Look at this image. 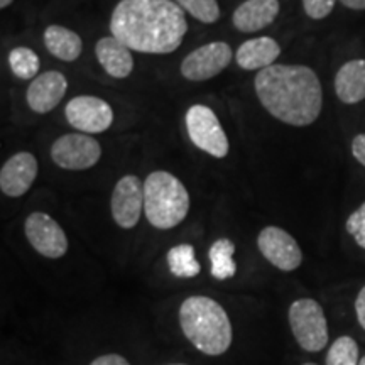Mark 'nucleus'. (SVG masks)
Segmentation results:
<instances>
[{"mask_svg": "<svg viewBox=\"0 0 365 365\" xmlns=\"http://www.w3.org/2000/svg\"><path fill=\"white\" fill-rule=\"evenodd\" d=\"M110 33L130 51L170 54L181 46L188 22L173 0H120L112 12Z\"/></svg>", "mask_w": 365, "mask_h": 365, "instance_id": "nucleus-1", "label": "nucleus"}, {"mask_svg": "<svg viewBox=\"0 0 365 365\" xmlns=\"http://www.w3.org/2000/svg\"><path fill=\"white\" fill-rule=\"evenodd\" d=\"M259 102L287 125L307 127L318 120L323 90L318 75L304 65H272L255 75Z\"/></svg>", "mask_w": 365, "mask_h": 365, "instance_id": "nucleus-2", "label": "nucleus"}, {"mask_svg": "<svg viewBox=\"0 0 365 365\" xmlns=\"http://www.w3.org/2000/svg\"><path fill=\"white\" fill-rule=\"evenodd\" d=\"M180 325L196 350L213 357L225 354L234 339L227 312L208 296H191L182 301Z\"/></svg>", "mask_w": 365, "mask_h": 365, "instance_id": "nucleus-3", "label": "nucleus"}, {"mask_svg": "<svg viewBox=\"0 0 365 365\" xmlns=\"http://www.w3.org/2000/svg\"><path fill=\"white\" fill-rule=\"evenodd\" d=\"M190 212V195L182 181L168 171H153L144 181V213L159 230L180 225Z\"/></svg>", "mask_w": 365, "mask_h": 365, "instance_id": "nucleus-4", "label": "nucleus"}, {"mask_svg": "<svg viewBox=\"0 0 365 365\" xmlns=\"http://www.w3.org/2000/svg\"><path fill=\"white\" fill-rule=\"evenodd\" d=\"M289 325L296 341L307 352H319L328 344V323L318 301L296 299L289 307Z\"/></svg>", "mask_w": 365, "mask_h": 365, "instance_id": "nucleus-5", "label": "nucleus"}, {"mask_svg": "<svg viewBox=\"0 0 365 365\" xmlns=\"http://www.w3.org/2000/svg\"><path fill=\"white\" fill-rule=\"evenodd\" d=\"M185 122L190 140L196 148L217 159L227 156L230 149L227 134L212 108L207 105H193L186 112Z\"/></svg>", "mask_w": 365, "mask_h": 365, "instance_id": "nucleus-6", "label": "nucleus"}, {"mask_svg": "<svg viewBox=\"0 0 365 365\" xmlns=\"http://www.w3.org/2000/svg\"><path fill=\"white\" fill-rule=\"evenodd\" d=\"M102 158L98 140L88 134H65L51 145V159L56 166L68 171H83L93 168Z\"/></svg>", "mask_w": 365, "mask_h": 365, "instance_id": "nucleus-7", "label": "nucleus"}, {"mask_svg": "<svg viewBox=\"0 0 365 365\" xmlns=\"http://www.w3.org/2000/svg\"><path fill=\"white\" fill-rule=\"evenodd\" d=\"M234 53L227 43L215 41L191 51L181 63V75L190 81H207L230 65Z\"/></svg>", "mask_w": 365, "mask_h": 365, "instance_id": "nucleus-8", "label": "nucleus"}, {"mask_svg": "<svg viewBox=\"0 0 365 365\" xmlns=\"http://www.w3.org/2000/svg\"><path fill=\"white\" fill-rule=\"evenodd\" d=\"M65 115L73 129L83 134H100L113 122V110L105 100L91 95H80L66 103Z\"/></svg>", "mask_w": 365, "mask_h": 365, "instance_id": "nucleus-9", "label": "nucleus"}, {"mask_svg": "<svg viewBox=\"0 0 365 365\" xmlns=\"http://www.w3.org/2000/svg\"><path fill=\"white\" fill-rule=\"evenodd\" d=\"M24 232L36 252L48 259H59L68 252V239L61 225L44 212H34L26 218Z\"/></svg>", "mask_w": 365, "mask_h": 365, "instance_id": "nucleus-10", "label": "nucleus"}, {"mask_svg": "<svg viewBox=\"0 0 365 365\" xmlns=\"http://www.w3.org/2000/svg\"><path fill=\"white\" fill-rule=\"evenodd\" d=\"M257 245L264 257L279 271H296L303 262V252L298 242L284 228L266 227L259 234Z\"/></svg>", "mask_w": 365, "mask_h": 365, "instance_id": "nucleus-11", "label": "nucleus"}, {"mask_svg": "<svg viewBox=\"0 0 365 365\" xmlns=\"http://www.w3.org/2000/svg\"><path fill=\"white\" fill-rule=\"evenodd\" d=\"M144 207V185L139 178L127 175L117 181L112 191V218L120 228H134L140 220Z\"/></svg>", "mask_w": 365, "mask_h": 365, "instance_id": "nucleus-12", "label": "nucleus"}, {"mask_svg": "<svg viewBox=\"0 0 365 365\" xmlns=\"http://www.w3.org/2000/svg\"><path fill=\"white\" fill-rule=\"evenodd\" d=\"M38 178V159L31 153H17L0 170V190L11 198L26 195Z\"/></svg>", "mask_w": 365, "mask_h": 365, "instance_id": "nucleus-13", "label": "nucleus"}, {"mask_svg": "<svg viewBox=\"0 0 365 365\" xmlns=\"http://www.w3.org/2000/svg\"><path fill=\"white\" fill-rule=\"evenodd\" d=\"M66 90L68 81L63 73L46 71L31 81L26 93L27 105L36 113H48L61 103Z\"/></svg>", "mask_w": 365, "mask_h": 365, "instance_id": "nucleus-14", "label": "nucleus"}, {"mask_svg": "<svg viewBox=\"0 0 365 365\" xmlns=\"http://www.w3.org/2000/svg\"><path fill=\"white\" fill-rule=\"evenodd\" d=\"M279 14V0H245L235 9L232 22L240 33H259L271 26Z\"/></svg>", "mask_w": 365, "mask_h": 365, "instance_id": "nucleus-15", "label": "nucleus"}, {"mask_svg": "<svg viewBox=\"0 0 365 365\" xmlns=\"http://www.w3.org/2000/svg\"><path fill=\"white\" fill-rule=\"evenodd\" d=\"M95 53H97L98 63L112 78H127L132 70H134L132 51L124 43L113 38V36H107V38L100 39L97 46H95Z\"/></svg>", "mask_w": 365, "mask_h": 365, "instance_id": "nucleus-16", "label": "nucleus"}, {"mask_svg": "<svg viewBox=\"0 0 365 365\" xmlns=\"http://www.w3.org/2000/svg\"><path fill=\"white\" fill-rule=\"evenodd\" d=\"M279 54L281 48L277 41L262 36V38L249 39L242 43L240 48L237 49L235 61L242 70H264V68L272 66L274 61L279 58Z\"/></svg>", "mask_w": 365, "mask_h": 365, "instance_id": "nucleus-17", "label": "nucleus"}, {"mask_svg": "<svg viewBox=\"0 0 365 365\" xmlns=\"http://www.w3.org/2000/svg\"><path fill=\"white\" fill-rule=\"evenodd\" d=\"M335 93L341 103L365 100V59H350L335 75Z\"/></svg>", "mask_w": 365, "mask_h": 365, "instance_id": "nucleus-18", "label": "nucleus"}, {"mask_svg": "<svg viewBox=\"0 0 365 365\" xmlns=\"http://www.w3.org/2000/svg\"><path fill=\"white\" fill-rule=\"evenodd\" d=\"M44 46L54 58L66 63L78 59L83 51V41L80 36L68 27L56 24L49 26L44 31Z\"/></svg>", "mask_w": 365, "mask_h": 365, "instance_id": "nucleus-19", "label": "nucleus"}, {"mask_svg": "<svg viewBox=\"0 0 365 365\" xmlns=\"http://www.w3.org/2000/svg\"><path fill=\"white\" fill-rule=\"evenodd\" d=\"M235 244L230 239H218L208 250V259L212 262V276L218 281L230 279L235 276L237 264L234 262Z\"/></svg>", "mask_w": 365, "mask_h": 365, "instance_id": "nucleus-20", "label": "nucleus"}, {"mask_svg": "<svg viewBox=\"0 0 365 365\" xmlns=\"http://www.w3.org/2000/svg\"><path fill=\"white\" fill-rule=\"evenodd\" d=\"M168 266L173 276L181 277V279H191L202 272V266L196 261L195 249L191 244H180L170 249L166 255Z\"/></svg>", "mask_w": 365, "mask_h": 365, "instance_id": "nucleus-21", "label": "nucleus"}, {"mask_svg": "<svg viewBox=\"0 0 365 365\" xmlns=\"http://www.w3.org/2000/svg\"><path fill=\"white\" fill-rule=\"evenodd\" d=\"M9 66H11V71L14 73V76L21 80H31L39 76V56L36 54L33 49L21 48L12 49L11 54H9Z\"/></svg>", "mask_w": 365, "mask_h": 365, "instance_id": "nucleus-22", "label": "nucleus"}, {"mask_svg": "<svg viewBox=\"0 0 365 365\" xmlns=\"http://www.w3.org/2000/svg\"><path fill=\"white\" fill-rule=\"evenodd\" d=\"M359 345L352 336H340L327 354V365H359Z\"/></svg>", "mask_w": 365, "mask_h": 365, "instance_id": "nucleus-23", "label": "nucleus"}, {"mask_svg": "<svg viewBox=\"0 0 365 365\" xmlns=\"http://www.w3.org/2000/svg\"><path fill=\"white\" fill-rule=\"evenodd\" d=\"M175 2L203 24H213L220 19V7L217 0H175Z\"/></svg>", "mask_w": 365, "mask_h": 365, "instance_id": "nucleus-24", "label": "nucleus"}, {"mask_svg": "<svg viewBox=\"0 0 365 365\" xmlns=\"http://www.w3.org/2000/svg\"><path fill=\"white\" fill-rule=\"evenodd\" d=\"M345 228L354 237L355 244L365 249V202L355 210L352 215L346 218Z\"/></svg>", "mask_w": 365, "mask_h": 365, "instance_id": "nucleus-25", "label": "nucleus"}, {"mask_svg": "<svg viewBox=\"0 0 365 365\" xmlns=\"http://www.w3.org/2000/svg\"><path fill=\"white\" fill-rule=\"evenodd\" d=\"M335 2L336 0H303V9L308 17L319 21L330 16L333 7H335Z\"/></svg>", "mask_w": 365, "mask_h": 365, "instance_id": "nucleus-26", "label": "nucleus"}, {"mask_svg": "<svg viewBox=\"0 0 365 365\" xmlns=\"http://www.w3.org/2000/svg\"><path fill=\"white\" fill-rule=\"evenodd\" d=\"M352 154L355 161L362 164L365 168V134H359L352 140Z\"/></svg>", "mask_w": 365, "mask_h": 365, "instance_id": "nucleus-27", "label": "nucleus"}, {"mask_svg": "<svg viewBox=\"0 0 365 365\" xmlns=\"http://www.w3.org/2000/svg\"><path fill=\"white\" fill-rule=\"evenodd\" d=\"M90 365H130V364L129 360L122 357V355L107 354V355H102V357L95 359Z\"/></svg>", "mask_w": 365, "mask_h": 365, "instance_id": "nucleus-28", "label": "nucleus"}, {"mask_svg": "<svg viewBox=\"0 0 365 365\" xmlns=\"http://www.w3.org/2000/svg\"><path fill=\"white\" fill-rule=\"evenodd\" d=\"M355 313H357L360 327L365 330V286L360 289V293L357 294V299H355Z\"/></svg>", "mask_w": 365, "mask_h": 365, "instance_id": "nucleus-29", "label": "nucleus"}, {"mask_svg": "<svg viewBox=\"0 0 365 365\" xmlns=\"http://www.w3.org/2000/svg\"><path fill=\"white\" fill-rule=\"evenodd\" d=\"M340 2L352 11H365V0H340Z\"/></svg>", "mask_w": 365, "mask_h": 365, "instance_id": "nucleus-30", "label": "nucleus"}, {"mask_svg": "<svg viewBox=\"0 0 365 365\" xmlns=\"http://www.w3.org/2000/svg\"><path fill=\"white\" fill-rule=\"evenodd\" d=\"M12 2L14 0H0V9H7Z\"/></svg>", "mask_w": 365, "mask_h": 365, "instance_id": "nucleus-31", "label": "nucleus"}, {"mask_svg": "<svg viewBox=\"0 0 365 365\" xmlns=\"http://www.w3.org/2000/svg\"><path fill=\"white\" fill-rule=\"evenodd\" d=\"M359 365H365V355L362 359H360V362H359Z\"/></svg>", "mask_w": 365, "mask_h": 365, "instance_id": "nucleus-32", "label": "nucleus"}, {"mask_svg": "<svg viewBox=\"0 0 365 365\" xmlns=\"http://www.w3.org/2000/svg\"><path fill=\"white\" fill-rule=\"evenodd\" d=\"M303 365H317V364H313V362H308V364H303Z\"/></svg>", "mask_w": 365, "mask_h": 365, "instance_id": "nucleus-33", "label": "nucleus"}, {"mask_svg": "<svg viewBox=\"0 0 365 365\" xmlns=\"http://www.w3.org/2000/svg\"><path fill=\"white\" fill-rule=\"evenodd\" d=\"M173 365H182V364H173Z\"/></svg>", "mask_w": 365, "mask_h": 365, "instance_id": "nucleus-34", "label": "nucleus"}]
</instances>
